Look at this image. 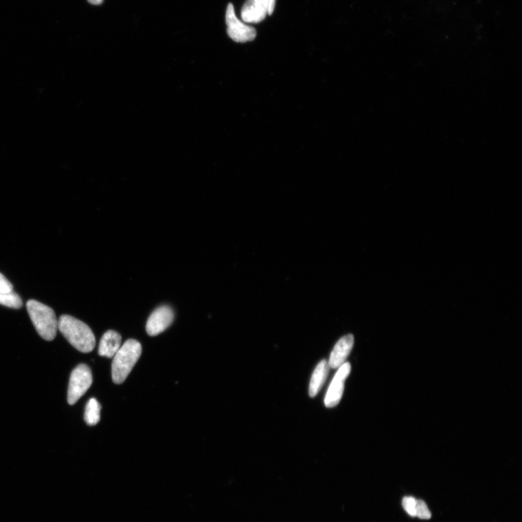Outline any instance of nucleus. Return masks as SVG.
Wrapping results in <instances>:
<instances>
[{"label":"nucleus","mask_w":522,"mask_h":522,"mask_svg":"<svg viewBox=\"0 0 522 522\" xmlns=\"http://www.w3.org/2000/svg\"><path fill=\"white\" fill-rule=\"evenodd\" d=\"M12 290L13 287L10 281L0 273V293L9 292Z\"/></svg>","instance_id":"dca6fc26"},{"label":"nucleus","mask_w":522,"mask_h":522,"mask_svg":"<svg viewBox=\"0 0 522 522\" xmlns=\"http://www.w3.org/2000/svg\"><path fill=\"white\" fill-rule=\"evenodd\" d=\"M226 23L228 35L234 41L244 43L256 39L257 33L255 28L245 24L236 18L232 3L227 9Z\"/></svg>","instance_id":"39448f33"},{"label":"nucleus","mask_w":522,"mask_h":522,"mask_svg":"<svg viewBox=\"0 0 522 522\" xmlns=\"http://www.w3.org/2000/svg\"><path fill=\"white\" fill-rule=\"evenodd\" d=\"M416 516L422 519H429L431 518V513L425 502L422 500L416 501Z\"/></svg>","instance_id":"4468645a"},{"label":"nucleus","mask_w":522,"mask_h":522,"mask_svg":"<svg viewBox=\"0 0 522 522\" xmlns=\"http://www.w3.org/2000/svg\"><path fill=\"white\" fill-rule=\"evenodd\" d=\"M268 3H270V10H268V15L271 16V15L274 11V8L276 6V0H268Z\"/></svg>","instance_id":"f3484780"},{"label":"nucleus","mask_w":522,"mask_h":522,"mask_svg":"<svg viewBox=\"0 0 522 522\" xmlns=\"http://www.w3.org/2000/svg\"><path fill=\"white\" fill-rule=\"evenodd\" d=\"M122 344V337L118 333L109 330L102 336L98 353L103 357H113L118 351L120 349Z\"/></svg>","instance_id":"9d476101"},{"label":"nucleus","mask_w":522,"mask_h":522,"mask_svg":"<svg viewBox=\"0 0 522 522\" xmlns=\"http://www.w3.org/2000/svg\"><path fill=\"white\" fill-rule=\"evenodd\" d=\"M416 500L413 497H405L402 499V507L411 516H416Z\"/></svg>","instance_id":"2eb2a0df"},{"label":"nucleus","mask_w":522,"mask_h":522,"mask_svg":"<svg viewBox=\"0 0 522 522\" xmlns=\"http://www.w3.org/2000/svg\"><path fill=\"white\" fill-rule=\"evenodd\" d=\"M26 308L39 336L48 341L53 340L58 330V320L54 310L35 300L28 301Z\"/></svg>","instance_id":"7ed1b4c3"},{"label":"nucleus","mask_w":522,"mask_h":522,"mask_svg":"<svg viewBox=\"0 0 522 522\" xmlns=\"http://www.w3.org/2000/svg\"><path fill=\"white\" fill-rule=\"evenodd\" d=\"M142 354V346L136 339L127 340L114 355L112 364V377L115 384H122L138 362Z\"/></svg>","instance_id":"f03ea898"},{"label":"nucleus","mask_w":522,"mask_h":522,"mask_svg":"<svg viewBox=\"0 0 522 522\" xmlns=\"http://www.w3.org/2000/svg\"><path fill=\"white\" fill-rule=\"evenodd\" d=\"M354 345V337L352 335L342 337L335 345L331 353L329 363L332 369L339 368L346 363Z\"/></svg>","instance_id":"1a4fd4ad"},{"label":"nucleus","mask_w":522,"mask_h":522,"mask_svg":"<svg viewBox=\"0 0 522 522\" xmlns=\"http://www.w3.org/2000/svg\"><path fill=\"white\" fill-rule=\"evenodd\" d=\"M93 384L91 369L85 364H80L71 373L68 391V402L74 405L86 393Z\"/></svg>","instance_id":"20e7f679"},{"label":"nucleus","mask_w":522,"mask_h":522,"mask_svg":"<svg viewBox=\"0 0 522 522\" xmlns=\"http://www.w3.org/2000/svg\"><path fill=\"white\" fill-rule=\"evenodd\" d=\"M58 330L74 348L82 353L93 351L96 345L95 337L88 325L69 315L58 320Z\"/></svg>","instance_id":"f257e3e1"},{"label":"nucleus","mask_w":522,"mask_h":522,"mask_svg":"<svg viewBox=\"0 0 522 522\" xmlns=\"http://www.w3.org/2000/svg\"><path fill=\"white\" fill-rule=\"evenodd\" d=\"M351 371V366L348 362L339 368L325 398L324 404L327 408H333L339 404L344 392L345 381L348 377Z\"/></svg>","instance_id":"0eeeda50"},{"label":"nucleus","mask_w":522,"mask_h":522,"mask_svg":"<svg viewBox=\"0 0 522 522\" xmlns=\"http://www.w3.org/2000/svg\"><path fill=\"white\" fill-rule=\"evenodd\" d=\"M330 366L326 360H322L317 366L310 382L309 395L315 398L322 389V386L329 374Z\"/></svg>","instance_id":"9b49d317"},{"label":"nucleus","mask_w":522,"mask_h":522,"mask_svg":"<svg viewBox=\"0 0 522 522\" xmlns=\"http://www.w3.org/2000/svg\"><path fill=\"white\" fill-rule=\"evenodd\" d=\"M88 2L92 5L98 6L102 3L103 0H88Z\"/></svg>","instance_id":"a211bd4d"},{"label":"nucleus","mask_w":522,"mask_h":522,"mask_svg":"<svg viewBox=\"0 0 522 522\" xmlns=\"http://www.w3.org/2000/svg\"><path fill=\"white\" fill-rule=\"evenodd\" d=\"M268 10V0H247L242 9V19L248 24L260 23L265 19Z\"/></svg>","instance_id":"6e6552de"},{"label":"nucleus","mask_w":522,"mask_h":522,"mask_svg":"<svg viewBox=\"0 0 522 522\" xmlns=\"http://www.w3.org/2000/svg\"><path fill=\"white\" fill-rule=\"evenodd\" d=\"M101 407L95 398H91L86 404L84 420L89 426L96 425L100 420Z\"/></svg>","instance_id":"f8f14e48"},{"label":"nucleus","mask_w":522,"mask_h":522,"mask_svg":"<svg viewBox=\"0 0 522 522\" xmlns=\"http://www.w3.org/2000/svg\"><path fill=\"white\" fill-rule=\"evenodd\" d=\"M0 305L15 309H19L23 306V301L21 297L16 292L11 291L9 292L0 293Z\"/></svg>","instance_id":"ddd939ff"},{"label":"nucleus","mask_w":522,"mask_h":522,"mask_svg":"<svg viewBox=\"0 0 522 522\" xmlns=\"http://www.w3.org/2000/svg\"><path fill=\"white\" fill-rule=\"evenodd\" d=\"M174 313L168 306H162L156 309L149 317L146 330L149 335L154 337L165 331L173 323Z\"/></svg>","instance_id":"423d86ee"}]
</instances>
